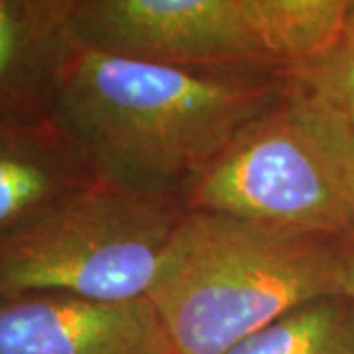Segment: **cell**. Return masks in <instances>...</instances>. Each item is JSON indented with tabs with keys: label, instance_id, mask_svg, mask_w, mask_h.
I'll list each match as a JSON object with an SVG mask.
<instances>
[{
	"label": "cell",
	"instance_id": "obj_1",
	"mask_svg": "<svg viewBox=\"0 0 354 354\" xmlns=\"http://www.w3.org/2000/svg\"><path fill=\"white\" fill-rule=\"evenodd\" d=\"M281 71L195 69L69 39L50 114L102 177L179 197L242 128L288 91Z\"/></svg>",
	"mask_w": 354,
	"mask_h": 354
},
{
	"label": "cell",
	"instance_id": "obj_2",
	"mask_svg": "<svg viewBox=\"0 0 354 354\" xmlns=\"http://www.w3.org/2000/svg\"><path fill=\"white\" fill-rule=\"evenodd\" d=\"M348 241L185 211L148 297L176 354H227L288 311L344 295Z\"/></svg>",
	"mask_w": 354,
	"mask_h": 354
},
{
	"label": "cell",
	"instance_id": "obj_3",
	"mask_svg": "<svg viewBox=\"0 0 354 354\" xmlns=\"http://www.w3.org/2000/svg\"><path fill=\"white\" fill-rule=\"evenodd\" d=\"M181 201L187 211L353 241L354 124L291 77L288 91L228 142Z\"/></svg>",
	"mask_w": 354,
	"mask_h": 354
},
{
	"label": "cell",
	"instance_id": "obj_4",
	"mask_svg": "<svg viewBox=\"0 0 354 354\" xmlns=\"http://www.w3.org/2000/svg\"><path fill=\"white\" fill-rule=\"evenodd\" d=\"M185 211L179 197L132 189L104 177L38 218L0 234V297H148Z\"/></svg>",
	"mask_w": 354,
	"mask_h": 354
},
{
	"label": "cell",
	"instance_id": "obj_5",
	"mask_svg": "<svg viewBox=\"0 0 354 354\" xmlns=\"http://www.w3.org/2000/svg\"><path fill=\"white\" fill-rule=\"evenodd\" d=\"M69 30L83 46L146 62L279 69L254 38L239 0H79Z\"/></svg>",
	"mask_w": 354,
	"mask_h": 354
},
{
	"label": "cell",
	"instance_id": "obj_6",
	"mask_svg": "<svg viewBox=\"0 0 354 354\" xmlns=\"http://www.w3.org/2000/svg\"><path fill=\"white\" fill-rule=\"evenodd\" d=\"M0 354H176L150 297L26 293L0 304Z\"/></svg>",
	"mask_w": 354,
	"mask_h": 354
},
{
	"label": "cell",
	"instance_id": "obj_7",
	"mask_svg": "<svg viewBox=\"0 0 354 354\" xmlns=\"http://www.w3.org/2000/svg\"><path fill=\"white\" fill-rule=\"evenodd\" d=\"M104 177L51 114L0 116V234L51 211Z\"/></svg>",
	"mask_w": 354,
	"mask_h": 354
},
{
	"label": "cell",
	"instance_id": "obj_8",
	"mask_svg": "<svg viewBox=\"0 0 354 354\" xmlns=\"http://www.w3.org/2000/svg\"><path fill=\"white\" fill-rule=\"evenodd\" d=\"M69 24L46 0H0V116L50 114L51 88Z\"/></svg>",
	"mask_w": 354,
	"mask_h": 354
},
{
	"label": "cell",
	"instance_id": "obj_9",
	"mask_svg": "<svg viewBox=\"0 0 354 354\" xmlns=\"http://www.w3.org/2000/svg\"><path fill=\"white\" fill-rule=\"evenodd\" d=\"M246 24L283 71L313 64L341 39L354 0H239Z\"/></svg>",
	"mask_w": 354,
	"mask_h": 354
},
{
	"label": "cell",
	"instance_id": "obj_10",
	"mask_svg": "<svg viewBox=\"0 0 354 354\" xmlns=\"http://www.w3.org/2000/svg\"><path fill=\"white\" fill-rule=\"evenodd\" d=\"M227 354H354V301L329 295L299 305Z\"/></svg>",
	"mask_w": 354,
	"mask_h": 354
},
{
	"label": "cell",
	"instance_id": "obj_11",
	"mask_svg": "<svg viewBox=\"0 0 354 354\" xmlns=\"http://www.w3.org/2000/svg\"><path fill=\"white\" fill-rule=\"evenodd\" d=\"M286 73L339 106L354 124V10L341 39L323 57Z\"/></svg>",
	"mask_w": 354,
	"mask_h": 354
},
{
	"label": "cell",
	"instance_id": "obj_12",
	"mask_svg": "<svg viewBox=\"0 0 354 354\" xmlns=\"http://www.w3.org/2000/svg\"><path fill=\"white\" fill-rule=\"evenodd\" d=\"M344 295L354 301V239L348 241L344 252Z\"/></svg>",
	"mask_w": 354,
	"mask_h": 354
},
{
	"label": "cell",
	"instance_id": "obj_13",
	"mask_svg": "<svg viewBox=\"0 0 354 354\" xmlns=\"http://www.w3.org/2000/svg\"><path fill=\"white\" fill-rule=\"evenodd\" d=\"M46 4H48L51 10L57 14L64 22H67V24L71 26V18H73V12H75L79 0H46Z\"/></svg>",
	"mask_w": 354,
	"mask_h": 354
}]
</instances>
